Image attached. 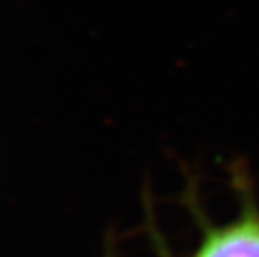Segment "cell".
<instances>
[{"label":"cell","instance_id":"cell-1","mask_svg":"<svg viewBox=\"0 0 259 257\" xmlns=\"http://www.w3.org/2000/svg\"><path fill=\"white\" fill-rule=\"evenodd\" d=\"M194 257H259V217L246 216L214 229Z\"/></svg>","mask_w":259,"mask_h":257}]
</instances>
